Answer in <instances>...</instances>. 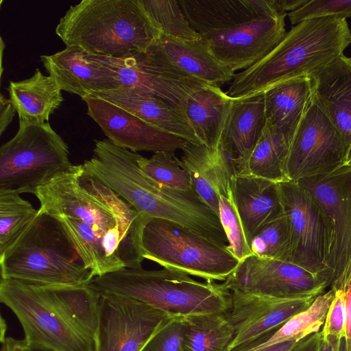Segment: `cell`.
<instances>
[{"label":"cell","mask_w":351,"mask_h":351,"mask_svg":"<svg viewBox=\"0 0 351 351\" xmlns=\"http://www.w3.org/2000/svg\"><path fill=\"white\" fill-rule=\"evenodd\" d=\"M278 186L289 228L291 263L328 282L324 274L332 241L328 218L315 198L298 182H280Z\"/></svg>","instance_id":"cell-10"},{"label":"cell","mask_w":351,"mask_h":351,"mask_svg":"<svg viewBox=\"0 0 351 351\" xmlns=\"http://www.w3.org/2000/svg\"><path fill=\"white\" fill-rule=\"evenodd\" d=\"M93 156L85 170L149 218L177 223L215 243L228 245L219 217L195 190L165 186L147 176L138 164L139 154L118 147L109 139L95 140Z\"/></svg>","instance_id":"cell-1"},{"label":"cell","mask_w":351,"mask_h":351,"mask_svg":"<svg viewBox=\"0 0 351 351\" xmlns=\"http://www.w3.org/2000/svg\"><path fill=\"white\" fill-rule=\"evenodd\" d=\"M265 121L264 93L233 99L223 143L232 156L236 171L253 149Z\"/></svg>","instance_id":"cell-29"},{"label":"cell","mask_w":351,"mask_h":351,"mask_svg":"<svg viewBox=\"0 0 351 351\" xmlns=\"http://www.w3.org/2000/svg\"><path fill=\"white\" fill-rule=\"evenodd\" d=\"M313 95L346 139L351 164V62L344 55L311 75Z\"/></svg>","instance_id":"cell-21"},{"label":"cell","mask_w":351,"mask_h":351,"mask_svg":"<svg viewBox=\"0 0 351 351\" xmlns=\"http://www.w3.org/2000/svg\"><path fill=\"white\" fill-rule=\"evenodd\" d=\"M143 258L206 281H225L240 261L221 246L169 220L145 217L140 234Z\"/></svg>","instance_id":"cell-8"},{"label":"cell","mask_w":351,"mask_h":351,"mask_svg":"<svg viewBox=\"0 0 351 351\" xmlns=\"http://www.w3.org/2000/svg\"><path fill=\"white\" fill-rule=\"evenodd\" d=\"M56 217L62 223L86 268L91 271L93 278L122 269L106 252L104 245L106 234L95 230L92 226L77 219Z\"/></svg>","instance_id":"cell-33"},{"label":"cell","mask_w":351,"mask_h":351,"mask_svg":"<svg viewBox=\"0 0 351 351\" xmlns=\"http://www.w3.org/2000/svg\"><path fill=\"white\" fill-rule=\"evenodd\" d=\"M230 292L231 307L226 315L234 334L228 351L276 330L308 307L316 298H282L237 291Z\"/></svg>","instance_id":"cell-17"},{"label":"cell","mask_w":351,"mask_h":351,"mask_svg":"<svg viewBox=\"0 0 351 351\" xmlns=\"http://www.w3.org/2000/svg\"><path fill=\"white\" fill-rule=\"evenodd\" d=\"M334 297L321 330L323 338L341 347L346 332V310L343 289H332Z\"/></svg>","instance_id":"cell-40"},{"label":"cell","mask_w":351,"mask_h":351,"mask_svg":"<svg viewBox=\"0 0 351 351\" xmlns=\"http://www.w3.org/2000/svg\"><path fill=\"white\" fill-rule=\"evenodd\" d=\"M317 201L332 228L325 278L339 289L351 274V164L330 173L297 182Z\"/></svg>","instance_id":"cell-13"},{"label":"cell","mask_w":351,"mask_h":351,"mask_svg":"<svg viewBox=\"0 0 351 351\" xmlns=\"http://www.w3.org/2000/svg\"><path fill=\"white\" fill-rule=\"evenodd\" d=\"M298 342L287 341L278 344H276L258 351H290Z\"/></svg>","instance_id":"cell-46"},{"label":"cell","mask_w":351,"mask_h":351,"mask_svg":"<svg viewBox=\"0 0 351 351\" xmlns=\"http://www.w3.org/2000/svg\"><path fill=\"white\" fill-rule=\"evenodd\" d=\"M69 147L49 122L20 123L14 136L0 148V195L35 194L67 171Z\"/></svg>","instance_id":"cell-9"},{"label":"cell","mask_w":351,"mask_h":351,"mask_svg":"<svg viewBox=\"0 0 351 351\" xmlns=\"http://www.w3.org/2000/svg\"><path fill=\"white\" fill-rule=\"evenodd\" d=\"M184 351H228L234 331L226 314L210 313L182 318Z\"/></svg>","instance_id":"cell-32"},{"label":"cell","mask_w":351,"mask_h":351,"mask_svg":"<svg viewBox=\"0 0 351 351\" xmlns=\"http://www.w3.org/2000/svg\"><path fill=\"white\" fill-rule=\"evenodd\" d=\"M1 278L42 286L87 285L93 278L60 221L40 208L0 254Z\"/></svg>","instance_id":"cell-5"},{"label":"cell","mask_w":351,"mask_h":351,"mask_svg":"<svg viewBox=\"0 0 351 351\" xmlns=\"http://www.w3.org/2000/svg\"><path fill=\"white\" fill-rule=\"evenodd\" d=\"M287 13H272L227 29L200 34L213 56L232 71L247 69L273 50L287 34Z\"/></svg>","instance_id":"cell-16"},{"label":"cell","mask_w":351,"mask_h":351,"mask_svg":"<svg viewBox=\"0 0 351 351\" xmlns=\"http://www.w3.org/2000/svg\"><path fill=\"white\" fill-rule=\"evenodd\" d=\"M182 150L179 165L188 172L197 195L219 217L218 189L236 173L231 154L223 141L215 147L187 142Z\"/></svg>","instance_id":"cell-20"},{"label":"cell","mask_w":351,"mask_h":351,"mask_svg":"<svg viewBox=\"0 0 351 351\" xmlns=\"http://www.w3.org/2000/svg\"><path fill=\"white\" fill-rule=\"evenodd\" d=\"M88 115L115 145L137 151L174 153L182 149L186 140L162 131L132 113L95 96L82 99Z\"/></svg>","instance_id":"cell-18"},{"label":"cell","mask_w":351,"mask_h":351,"mask_svg":"<svg viewBox=\"0 0 351 351\" xmlns=\"http://www.w3.org/2000/svg\"><path fill=\"white\" fill-rule=\"evenodd\" d=\"M44 67L61 90L82 99L121 88L117 72L75 46L40 57Z\"/></svg>","instance_id":"cell-19"},{"label":"cell","mask_w":351,"mask_h":351,"mask_svg":"<svg viewBox=\"0 0 351 351\" xmlns=\"http://www.w3.org/2000/svg\"><path fill=\"white\" fill-rule=\"evenodd\" d=\"M88 285L99 295L118 294L144 302L170 317L219 313L231 307L230 292L222 283L199 282L166 268L123 267L94 277Z\"/></svg>","instance_id":"cell-4"},{"label":"cell","mask_w":351,"mask_h":351,"mask_svg":"<svg viewBox=\"0 0 351 351\" xmlns=\"http://www.w3.org/2000/svg\"><path fill=\"white\" fill-rule=\"evenodd\" d=\"M350 44L351 30L345 19L302 21L267 55L235 74L226 94L233 99L245 98L292 78L309 77L343 56Z\"/></svg>","instance_id":"cell-2"},{"label":"cell","mask_w":351,"mask_h":351,"mask_svg":"<svg viewBox=\"0 0 351 351\" xmlns=\"http://www.w3.org/2000/svg\"><path fill=\"white\" fill-rule=\"evenodd\" d=\"M95 351H141L171 318L133 298L100 295Z\"/></svg>","instance_id":"cell-14"},{"label":"cell","mask_w":351,"mask_h":351,"mask_svg":"<svg viewBox=\"0 0 351 351\" xmlns=\"http://www.w3.org/2000/svg\"><path fill=\"white\" fill-rule=\"evenodd\" d=\"M93 96L119 106L162 131L188 142L202 144L184 112L162 100L125 88L98 93Z\"/></svg>","instance_id":"cell-24"},{"label":"cell","mask_w":351,"mask_h":351,"mask_svg":"<svg viewBox=\"0 0 351 351\" xmlns=\"http://www.w3.org/2000/svg\"><path fill=\"white\" fill-rule=\"evenodd\" d=\"M16 112L14 107L9 99L4 97L1 93L0 97V134L4 132L5 129L12 122L15 113Z\"/></svg>","instance_id":"cell-43"},{"label":"cell","mask_w":351,"mask_h":351,"mask_svg":"<svg viewBox=\"0 0 351 351\" xmlns=\"http://www.w3.org/2000/svg\"><path fill=\"white\" fill-rule=\"evenodd\" d=\"M26 345H27L28 351H54L50 348H46L44 346H38V345H34V344H28L27 343H26Z\"/></svg>","instance_id":"cell-47"},{"label":"cell","mask_w":351,"mask_h":351,"mask_svg":"<svg viewBox=\"0 0 351 351\" xmlns=\"http://www.w3.org/2000/svg\"><path fill=\"white\" fill-rule=\"evenodd\" d=\"M346 139L313 97L291 142L286 162L289 181L330 173L348 164Z\"/></svg>","instance_id":"cell-12"},{"label":"cell","mask_w":351,"mask_h":351,"mask_svg":"<svg viewBox=\"0 0 351 351\" xmlns=\"http://www.w3.org/2000/svg\"><path fill=\"white\" fill-rule=\"evenodd\" d=\"M91 56L117 72L121 88L157 98L184 112L188 99L208 85L176 68L152 47L119 57Z\"/></svg>","instance_id":"cell-11"},{"label":"cell","mask_w":351,"mask_h":351,"mask_svg":"<svg viewBox=\"0 0 351 351\" xmlns=\"http://www.w3.org/2000/svg\"><path fill=\"white\" fill-rule=\"evenodd\" d=\"M1 351H28L25 341L10 337H1Z\"/></svg>","instance_id":"cell-45"},{"label":"cell","mask_w":351,"mask_h":351,"mask_svg":"<svg viewBox=\"0 0 351 351\" xmlns=\"http://www.w3.org/2000/svg\"><path fill=\"white\" fill-rule=\"evenodd\" d=\"M339 289L344 292L346 310V332L343 340V351H351V274Z\"/></svg>","instance_id":"cell-42"},{"label":"cell","mask_w":351,"mask_h":351,"mask_svg":"<svg viewBox=\"0 0 351 351\" xmlns=\"http://www.w3.org/2000/svg\"><path fill=\"white\" fill-rule=\"evenodd\" d=\"M38 212L19 194L0 195V254L27 228Z\"/></svg>","instance_id":"cell-34"},{"label":"cell","mask_w":351,"mask_h":351,"mask_svg":"<svg viewBox=\"0 0 351 351\" xmlns=\"http://www.w3.org/2000/svg\"><path fill=\"white\" fill-rule=\"evenodd\" d=\"M292 137L265 122L262 133L246 160L236 173L262 178L276 183L289 181L286 162Z\"/></svg>","instance_id":"cell-30"},{"label":"cell","mask_w":351,"mask_h":351,"mask_svg":"<svg viewBox=\"0 0 351 351\" xmlns=\"http://www.w3.org/2000/svg\"><path fill=\"white\" fill-rule=\"evenodd\" d=\"M40 209L54 217L79 219L107 234L121 227L140 236L145 216L84 169L73 165L39 187Z\"/></svg>","instance_id":"cell-6"},{"label":"cell","mask_w":351,"mask_h":351,"mask_svg":"<svg viewBox=\"0 0 351 351\" xmlns=\"http://www.w3.org/2000/svg\"><path fill=\"white\" fill-rule=\"evenodd\" d=\"M250 247L258 258L291 263L289 228L285 214L264 226L253 237Z\"/></svg>","instance_id":"cell-37"},{"label":"cell","mask_w":351,"mask_h":351,"mask_svg":"<svg viewBox=\"0 0 351 351\" xmlns=\"http://www.w3.org/2000/svg\"><path fill=\"white\" fill-rule=\"evenodd\" d=\"M138 164L147 176L165 186L183 191L194 190L188 172L179 165L174 153L157 152L150 158L140 154Z\"/></svg>","instance_id":"cell-38"},{"label":"cell","mask_w":351,"mask_h":351,"mask_svg":"<svg viewBox=\"0 0 351 351\" xmlns=\"http://www.w3.org/2000/svg\"><path fill=\"white\" fill-rule=\"evenodd\" d=\"M20 123L43 124L59 108L64 99L56 81L36 69L21 81H10L6 88Z\"/></svg>","instance_id":"cell-28"},{"label":"cell","mask_w":351,"mask_h":351,"mask_svg":"<svg viewBox=\"0 0 351 351\" xmlns=\"http://www.w3.org/2000/svg\"><path fill=\"white\" fill-rule=\"evenodd\" d=\"M178 2L191 27L199 35L278 12L271 0H178Z\"/></svg>","instance_id":"cell-23"},{"label":"cell","mask_w":351,"mask_h":351,"mask_svg":"<svg viewBox=\"0 0 351 351\" xmlns=\"http://www.w3.org/2000/svg\"><path fill=\"white\" fill-rule=\"evenodd\" d=\"M182 317H171L141 351H184Z\"/></svg>","instance_id":"cell-41"},{"label":"cell","mask_w":351,"mask_h":351,"mask_svg":"<svg viewBox=\"0 0 351 351\" xmlns=\"http://www.w3.org/2000/svg\"><path fill=\"white\" fill-rule=\"evenodd\" d=\"M56 33L66 46L113 58L146 52L162 35L141 0H82L60 18Z\"/></svg>","instance_id":"cell-3"},{"label":"cell","mask_w":351,"mask_h":351,"mask_svg":"<svg viewBox=\"0 0 351 351\" xmlns=\"http://www.w3.org/2000/svg\"><path fill=\"white\" fill-rule=\"evenodd\" d=\"M161 34L174 40L193 41L201 38L190 25L176 0H141Z\"/></svg>","instance_id":"cell-35"},{"label":"cell","mask_w":351,"mask_h":351,"mask_svg":"<svg viewBox=\"0 0 351 351\" xmlns=\"http://www.w3.org/2000/svg\"><path fill=\"white\" fill-rule=\"evenodd\" d=\"M265 122L293 138L313 98L310 77L292 78L264 92Z\"/></svg>","instance_id":"cell-27"},{"label":"cell","mask_w":351,"mask_h":351,"mask_svg":"<svg viewBox=\"0 0 351 351\" xmlns=\"http://www.w3.org/2000/svg\"><path fill=\"white\" fill-rule=\"evenodd\" d=\"M333 297L334 291L330 289L317 296L308 307L291 317L276 330L232 351H258L284 342H299L319 332Z\"/></svg>","instance_id":"cell-31"},{"label":"cell","mask_w":351,"mask_h":351,"mask_svg":"<svg viewBox=\"0 0 351 351\" xmlns=\"http://www.w3.org/2000/svg\"><path fill=\"white\" fill-rule=\"evenodd\" d=\"M232 101L219 86L210 84L188 99L184 113L202 144L215 147L223 141Z\"/></svg>","instance_id":"cell-26"},{"label":"cell","mask_w":351,"mask_h":351,"mask_svg":"<svg viewBox=\"0 0 351 351\" xmlns=\"http://www.w3.org/2000/svg\"><path fill=\"white\" fill-rule=\"evenodd\" d=\"M308 0H271V3L276 12L287 13L294 11L306 3Z\"/></svg>","instance_id":"cell-44"},{"label":"cell","mask_w":351,"mask_h":351,"mask_svg":"<svg viewBox=\"0 0 351 351\" xmlns=\"http://www.w3.org/2000/svg\"><path fill=\"white\" fill-rule=\"evenodd\" d=\"M232 193L246 239L253 237L283 213L278 183L262 178L235 173Z\"/></svg>","instance_id":"cell-22"},{"label":"cell","mask_w":351,"mask_h":351,"mask_svg":"<svg viewBox=\"0 0 351 351\" xmlns=\"http://www.w3.org/2000/svg\"><path fill=\"white\" fill-rule=\"evenodd\" d=\"M217 194L219 218L228 239V249L241 262L253 254L236 206L231 181L221 186Z\"/></svg>","instance_id":"cell-36"},{"label":"cell","mask_w":351,"mask_h":351,"mask_svg":"<svg viewBox=\"0 0 351 351\" xmlns=\"http://www.w3.org/2000/svg\"><path fill=\"white\" fill-rule=\"evenodd\" d=\"M152 47L176 68L207 84L219 86L235 75L213 56L202 38L181 41L161 35Z\"/></svg>","instance_id":"cell-25"},{"label":"cell","mask_w":351,"mask_h":351,"mask_svg":"<svg viewBox=\"0 0 351 351\" xmlns=\"http://www.w3.org/2000/svg\"><path fill=\"white\" fill-rule=\"evenodd\" d=\"M350 62H351V58H349Z\"/></svg>","instance_id":"cell-48"},{"label":"cell","mask_w":351,"mask_h":351,"mask_svg":"<svg viewBox=\"0 0 351 351\" xmlns=\"http://www.w3.org/2000/svg\"><path fill=\"white\" fill-rule=\"evenodd\" d=\"M222 285L229 291L282 298L317 297L329 286L325 279L298 265L254 255L241 261Z\"/></svg>","instance_id":"cell-15"},{"label":"cell","mask_w":351,"mask_h":351,"mask_svg":"<svg viewBox=\"0 0 351 351\" xmlns=\"http://www.w3.org/2000/svg\"><path fill=\"white\" fill-rule=\"evenodd\" d=\"M292 25L319 17H351V0H308L298 9L288 14Z\"/></svg>","instance_id":"cell-39"},{"label":"cell","mask_w":351,"mask_h":351,"mask_svg":"<svg viewBox=\"0 0 351 351\" xmlns=\"http://www.w3.org/2000/svg\"><path fill=\"white\" fill-rule=\"evenodd\" d=\"M0 300L16 315L27 343L54 351H95L94 339L66 310L56 286L1 278Z\"/></svg>","instance_id":"cell-7"}]
</instances>
